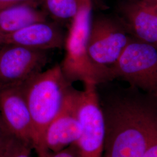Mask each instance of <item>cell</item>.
<instances>
[{
    "mask_svg": "<svg viewBox=\"0 0 157 157\" xmlns=\"http://www.w3.org/2000/svg\"><path fill=\"white\" fill-rule=\"evenodd\" d=\"M98 93L105 126L101 157H144L157 140V98L129 85Z\"/></svg>",
    "mask_w": 157,
    "mask_h": 157,
    "instance_id": "6da1fadb",
    "label": "cell"
},
{
    "mask_svg": "<svg viewBox=\"0 0 157 157\" xmlns=\"http://www.w3.org/2000/svg\"><path fill=\"white\" fill-rule=\"evenodd\" d=\"M34 129L33 148L41 157L47 152L44 136L49 124L61 112L74 88L61 65L41 72L23 83Z\"/></svg>",
    "mask_w": 157,
    "mask_h": 157,
    "instance_id": "7a4b0ae2",
    "label": "cell"
},
{
    "mask_svg": "<svg viewBox=\"0 0 157 157\" xmlns=\"http://www.w3.org/2000/svg\"><path fill=\"white\" fill-rule=\"evenodd\" d=\"M92 10V0H79L78 11L69 25L66 36V55L61 67L71 83L80 81L98 85L113 81L110 67L97 66L89 56Z\"/></svg>",
    "mask_w": 157,
    "mask_h": 157,
    "instance_id": "3957f363",
    "label": "cell"
},
{
    "mask_svg": "<svg viewBox=\"0 0 157 157\" xmlns=\"http://www.w3.org/2000/svg\"><path fill=\"white\" fill-rule=\"evenodd\" d=\"M109 67L113 80H122L157 98V49L154 47L133 39Z\"/></svg>",
    "mask_w": 157,
    "mask_h": 157,
    "instance_id": "277c9868",
    "label": "cell"
},
{
    "mask_svg": "<svg viewBox=\"0 0 157 157\" xmlns=\"http://www.w3.org/2000/svg\"><path fill=\"white\" fill-rule=\"evenodd\" d=\"M83 90H77L76 111L81 124L78 143L80 157H101L105 139V120L97 85L85 82Z\"/></svg>",
    "mask_w": 157,
    "mask_h": 157,
    "instance_id": "5b68a950",
    "label": "cell"
},
{
    "mask_svg": "<svg viewBox=\"0 0 157 157\" xmlns=\"http://www.w3.org/2000/svg\"><path fill=\"white\" fill-rule=\"evenodd\" d=\"M133 38L117 17L92 19L88 43L91 61L100 67H110L117 62Z\"/></svg>",
    "mask_w": 157,
    "mask_h": 157,
    "instance_id": "8992f818",
    "label": "cell"
},
{
    "mask_svg": "<svg viewBox=\"0 0 157 157\" xmlns=\"http://www.w3.org/2000/svg\"><path fill=\"white\" fill-rule=\"evenodd\" d=\"M0 86L22 84L42 72L47 51L21 45H0Z\"/></svg>",
    "mask_w": 157,
    "mask_h": 157,
    "instance_id": "52a82bcc",
    "label": "cell"
},
{
    "mask_svg": "<svg viewBox=\"0 0 157 157\" xmlns=\"http://www.w3.org/2000/svg\"><path fill=\"white\" fill-rule=\"evenodd\" d=\"M0 114L10 134L33 148V124L23 83L0 86Z\"/></svg>",
    "mask_w": 157,
    "mask_h": 157,
    "instance_id": "ba28073f",
    "label": "cell"
},
{
    "mask_svg": "<svg viewBox=\"0 0 157 157\" xmlns=\"http://www.w3.org/2000/svg\"><path fill=\"white\" fill-rule=\"evenodd\" d=\"M117 17L132 38L157 49V8L141 0H124Z\"/></svg>",
    "mask_w": 157,
    "mask_h": 157,
    "instance_id": "9c48e42d",
    "label": "cell"
},
{
    "mask_svg": "<svg viewBox=\"0 0 157 157\" xmlns=\"http://www.w3.org/2000/svg\"><path fill=\"white\" fill-rule=\"evenodd\" d=\"M76 91L73 89L62 111L45 130L43 142L47 151H60L78 141L82 129L76 111Z\"/></svg>",
    "mask_w": 157,
    "mask_h": 157,
    "instance_id": "30bf717a",
    "label": "cell"
},
{
    "mask_svg": "<svg viewBox=\"0 0 157 157\" xmlns=\"http://www.w3.org/2000/svg\"><path fill=\"white\" fill-rule=\"evenodd\" d=\"M66 36L56 22H38L15 33L0 36V45L14 44L39 50L61 49L65 47Z\"/></svg>",
    "mask_w": 157,
    "mask_h": 157,
    "instance_id": "8fae6325",
    "label": "cell"
},
{
    "mask_svg": "<svg viewBox=\"0 0 157 157\" xmlns=\"http://www.w3.org/2000/svg\"><path fill=\"white\" fill-rule=\"evenodd\" d=\"M40 6L21 4L0 10V36L15 33L38 22L48 21V16Z\"/></svg>",
    "mask_w": 157,
    "mask_h": 157,
    "instance_id": "7c38bea8",
    "label": "cell"
},
{
    "mask_svg": "<svg viewBox=\"0 0 157 157\" xmlns=\"http://www.w3.org/2000/svg\"><path fill=\"white\" fill-rule=\"evenodd\" d=\"M41 6L54 22L69 26L78 11L79 0H42Z\"/></svg>",
    "mask_w": 157,
    "mask_h": 157,
    "instance_id": "4fadbf2b",
    "label": "cell"
},
{
    "mask_svg": "<svg viewBox=\"0 0 157 157\" xmlns=\"http://www.w3.org/2000/svg\"><path fill=\"white\" fill-rule=\"evenodd\" d=\"M32 148L28 144L13 137L4 157H32Z\"/></svg>",
    "mask_w": 157,
    "mask_h": 157,
    "instance_id": "5bb4252c",
    "label": "cell"
},
{
    "mask_svg": "<svg viewBox=\"0 0 157 157\" xmlns=\"http://www.w3.org/2000/svg\"><path fill=\"white\" fill-rule=\"evenodd\" d=\"M13 136L6 129L0 114V157H4Z\"/></svg>",
    "mask_w": 157,
    "mask_h": 157,
    "instance_id": "9a60e30c",
    "label": "cell"
},
{
    "mask_svg": "<svg viewBox=\"0 0 157 157\" xmlns=\"http://www.w3.org/2000/svg\"><path fill=\"white\" fill-rule=\"evenodd\" d=\"M40 157H80V154L76 144H73L60 151H48Z\"/></svg>",
    "mask_w": 157,
    "mask_h": 157,
    "instance_id": "2e32d148",
    "label": "cell"
},
{
    "mask_svg": "<svg viewBox=\"0 0 157 157\" xmlns=\"http://www.w3.org/2000/svg\"><path fill=\"white\" fill-rule=\"evenodd\" d=\"M42 0H0V10L21 4H33L41 6Z\"/></svg>",
    "mask_w": 157,
    "mask_h": 157,
    "instance_id": "e0dca14e",
    "label": "cell"
},
{
    "mask_svg": "<svg viewBox=\"0 0 157 157\" xmlns=\"http://www.w3.org/2000/svg\"><path fill=\"white\" fill-rule=\"evenodd\" d=\"M143 157H157V140L148 148Z\"/></svg>",
    "mask_w": 157,
    "mask_h": 157,
    "instance_id": "ac0fdd59",
    "label": "cell"
},
{
    "mask_svg": "<svg viewBox=\"0 0 157 157\" xmlns=\"http://www.w3.org/2000/svg\"><path fill=\"white\" fill-rule=\"evenodd\" d=\"M157 8V0H141Z\"/></svg>",
    "mask_w": 157,
    "mask_h": 157,
    "instance_id": "d6986e66",
    "label": "cell"
}]
</instances>
